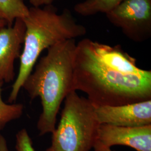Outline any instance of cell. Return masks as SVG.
<instances>
[{
    "label": "cell",
    "instance_id": "cell-1",
    "mask_svg": "<svg viewBox=\"0 0 151 151\" xmlns=\"http://www.w3.org/2000/svg\"><path fill=\"white\" fill-rule=\"evenodd\" d=\"M88 40L76 44L73 91L86 93L94 106L151 100V71L145 75H128L114 70L97 60Z\"/></svg>",
    "mask_w": 151,
    "mask_h": 151
},
{
    "label": "cell",
    "instance_id": "cell-2",
    "mask_svg": "<svg viewBox=\"0 0 151 151\" xmlns=\"http://www.w3.org/2000/svg\"><path fill=\"white\" fill-rule=\"evenodd\" d=\"M76 48L75 39L49 48L23 85L31 100H41L42 112L37 123L40 135L53 133L60 105L73 91Z\"/></svg>",
    "mask_w": 151,
    "mask_h": 151
},
{
    "label": "cell",
    "instance_id": "cell-3",
    "mask_svg": "<svg viewBox=\"0 0 151 151\" xmlns=\"http://www.w3.org/2000/svg\"><path fill=\"white\" fill-rule=\"evenodd\" d=\"M26 30L24 49L20 57L18 75L12 87L8 101L15 102L28 76L32 72L39 55L45 49L68 39H75L86 34V28L78 24L70 10L58 14L52 5L32 7L22 19Z\"/></svg>",
    "mask_w": 151,
    "mask_h": 151
},
{
    "label": "cell",
    "instance_id": "cell-4",
    "mask_svg": "<svg viewBox=\"0 0 151 151\" xmlns=\"http://www.w3.org/2000/svg\"><path fill=\"white\" fill-rule=\"evenodd\" d=\"M99 125L92 104L72 91L65 98L60 123L45 151H90L97 140Z\"/></svg>",
    "mask_w": 151,
    "mask_h": 151
},
{
    "label": "cell",
    "instance_id": "cell-5",
    "mask_svg": "<svg viewBox=\"0 0 151 151\" xmlns=\"http://www.w3.org/2000/svg\"><path fill=\"white\" fill-rule=\"evenodd\" d=\"M106 16L132 41L143 42L151 37V0H124Z\"/></svg>",
    "mask_w": 151,
    "mask_h": 151
},
{
    "label": "cell",
    "instance_id": "cell-6",
    "mask_svg": "<svg viewBox=\"0 0 151 151\" xmlns=\"http://www.w3.org/2000/svg\"><path fill=\"white\" fill-rule=\"evenodd\" d=\"M94 110L99 124L129 127L151 125V100L117 106H97Z\"/></svg>",
    "mask_w": 151,
    "mask_h": 151
},
{
    "label": "cell",
    "instance_id": "cell-7",
    "mask_svg": "<svg viewBox=\"0 0 151 151\" xmlns=\"http://www.w3.org/2000/svg\"><path fill=\"white\" fill-rule=\"evenodd\" d=\"M97 140L109 148L125 146L137 151H151V125L129 127L99 124Z\"/></svg>",
    "mask_w": 151,
    "mask_h": 151
},
{
    "label": "cell",
    "instance_id": "cell-8",
    "mask_svg": "<svg viewBox=\"0 0 151 151\" xmlns=\"http://www.w3.org/2000/svg\"><path fill=\"white\" fill-rule=\"evenodd\" d=\"M26 27L22 19H17L12 25L0 28V81L9 83L15 74L14 63L20 57Z\"/></svg>",
    "mask_w": 151,
    "mask_h": 151
},
{
    "label": "cell",
    "instance_id": "cell-9",
    "mask_svg": "<svg viewBox=\"0 0 151 151\" xmlns=\"http://www.w3.org/2000/svg\"><path fill=\"white\" fill-rule=\"evenodd\" d=\"M88 41L97 60L114 70L128 75H145L151 71L138 67L136 59L125 52L119 45L113 47L90 39Z\"/></svg>",
    "mask_w": 151,
    "mask_h": 151
},
{
    "label": "cell",
    "instance_id": "cell-10",
    "mask_svg": "<svg viewBox=\"0 0 151 151\" xmlns=\"http://www.w3.org/2000/svg\"><path fill=\"white\" fill-rule=\"evenodd\" d=\"M124 0H85L76 4L74 10L81 16H90L99 13L107 14Z\"/></svg>",
    "mask_w": 151,
    "mask_h": 151
},
{
    "label": "cell",
    "instance_id": "cell-11",
    "mask_svg": "<svg viewBox=\"0 0 151 151\" xmlns=\"http://www.w3.org/2000/svg\"><path fill=\"white\" fill-rule=\"evenodd\" d=\"M29 8L22 0H0V19L12 25L17 19L27 16Z\"/></svg>",
    "mask_w": 151,
    "mask_h": 151
},
{
    "label": "cell",
    "instance_id": "cell-12",
    "mask_svg": "<svg viewBox=\"0 0 151 151\" xmlns=\"http://www.w3.org/2000/svg\"><path fill=\"white\" fill-rule=\"evenodd\" d=\"M3 83L0 81V130L11 121L20 118L24 111V105L22 104H7L4 101L2 97Z\"/></svg>",
    "mask_w": 151,
    "mask_h": 151
},
{
    "label": "cell",
    "instance_id": "cell-13",
    "mask_svg": "<svg viewBox=\"0 0 151 151\" xmlns=\"http://www.w3.org/2000/svg\"><path fill=\"white\" fill-rule=\"evenodd\" d=\"M16 151H36L33 147L32 142L27 130L22 129L16 135Z\"/></svg>",
    "mask_w": 151,
    "mask_h": 151
},
{
    "label": "cell",
    "instance_id": "cell-14",
    "mask_svg": "<svg viewBox=\"0 0 151 151\" xmlns=\"http://www.w3.org/2000/svg\"><path fill=\"white\" fill-rule=\"evenodd\" d=\"M57 0H29V2L35 7H40L41 6L51 5L52 4Z\"/></svg>",
    "mask_w": 151,
    "mask_h": 151
},
{
    "label": "cell",
    "instance_id": "cell-15",
    "mask_svg": "<svg viewBox=\"0 0 151 151\" xmlns=\"http://www.w3.org/2000/svg\"><path fill=\"white\" fill-rule=\"evenodd\" d=\"M93 148L94 149L95 151H113L111 150V148H109L103 145V144H101L97 140L95 142Z\"/></svg>",
    "mask_w": 151,
    "mask_h": 151
},
{
    "label": "cell",
    "instance_id": "cell-16",
    "mask_svg": "<svg viewBox=\"0 0 151 151\" xmlns=\"http://www.w3.org/2000/svg\"><path fill=\"white\" fill-rule=\"evenodd\" d=\"M0 151H9L5 138L0 134Z\"/></svg>",
    "mask_w": 151,
    "mask_h": 151
},
{
    "label": "cell",
    "instance_id": "cell-17",
    "mask_svg": "<svg viewBox=\"0 0 151 151\" xmlns=\"http://www.w3.org/2000/svg\"><path fill=\"white\" fill-rule=\"evenodd\" d=\"M6 26H7V23L5 21L2 20L0 19V28L4 27H6Z\"/></svg>",
    "mask_w": 151,
    "mask_h": 151
},
{
    "label": "cell",
    "instance_id": "cell-18",
    "mask_svg": "<svg viewBox=\"0 0 151 151\" xmlns=\"http://www.w3.org/2000/svg\"><path fill=\"white\" fill-rule=\"evenodd\" d=\"M22 1H24V0H22Z\"/></svg>",
    "mask_w": 151,
    "mask_h": 151
}]
</instances>
